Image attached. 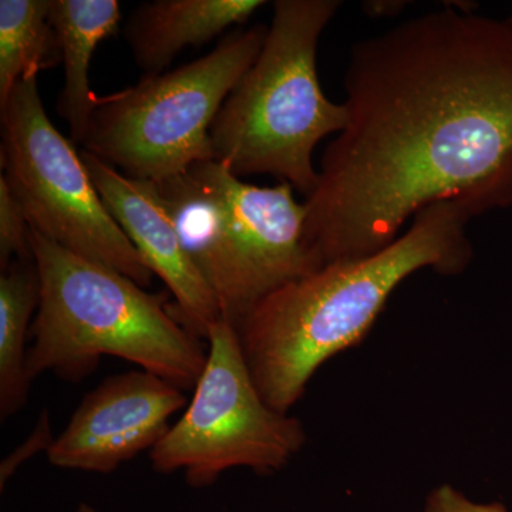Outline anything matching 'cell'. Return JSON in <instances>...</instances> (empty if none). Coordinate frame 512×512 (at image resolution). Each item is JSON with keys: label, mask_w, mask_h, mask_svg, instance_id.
I'll return each instance as SVG.
<instances>
[{"label": "cell", "mask_w": 512, "mask_h": 512, "mask_svg": "<svg viewBox=\"0 0 512 512\" xmlns=\"http://www.w3.org/2000/svg\"><path fill=\"white\" fill-rule=\"evenodd\" d=\"M30 224L5 177H0V268L32 259Z\"/></svg>", "instance_id": "9a60e30c"}, {"label": "cell", "mask_w": 512, "mask_h": 512, "mask_svg": "<svg viewBox=\"0 0 512 512\" xmlns=\"http://www.w3.org/2000/svg\"><path fill=\"white\" fill-rule=\"evenodd\" d=\"M185 404L183 389L146 370L111 376L84 397L47 458L64 470L113 473L153 450Z\"/></svg>", "instance_id": "9c48e42d"}, {"label": "cell", "mask_w": 512, "mask_h": 512, "mask_svg": "<svg viewBox=\"0 0 512 512\" xmlns=\"http://www.w3.org/2000/svg\"><path fill=\"white\" fill-rule=\"evenodd\" d=\"M348 126L306 198L322 265L389 247L417 212L512 208V26L443 6L350 47Z\"/></svg>", "instance_id": "6da1fadb"}, {"label": "cell", "mask_w": 512, "mask_h": 512, "mask_svg": "<svg viewBox=\"0 0 512 512\" xmlns=\"http://www.w3.org/2000/svg\"><path fill=\"white\" fill-rule=\"evenodd\" d=\"M407 8V2L397 0H377V2L363 3V10L370 18H384V16H397Z\"/></svg>", "instance_id": "ac0fdd59"}, {"label": "cell", "mask_w": 512, "mask_h": 512, "mask_svg": "<svg viewBox=\"0 0 512 512\" xmlns=\"http://www.w3.org/2000/svg\"><path fill=\"white\" fill-rule=\"evenodd\" d=\"M471 218L458 202H436L417 212L389 247L330 262L259 302L237 332L265 402L288 413L316 370L365 338L394 289L414 272L466 271L474 258Z\"/></svg>", "instance_id": "7a4b0ae2"}, {"label": "cell", "mask_w": 512, "mask_h": 512, "mask_svg": "<svg viewBox=\"0 0 512 512\" xmlns=\"http://www.w3.org/2000/svg\"><path fill=\"white\" fill-rule=\"evenodd\" d=\"M441 503L451 512H508L503 504L478 505L470 503L450 488H443L436 493Z\"/></svg>", "instance_id": "e0dca14e"}, {"label": "cell", "mask_w": 512, "mask_h": 512, "mask_svg": "<svg viewBox=\"0 0 512 512\" xmlns=\"http://www.w3.org/2000/svg\"><path fill=\"white\" fill-rule=\"evenodd\" d=\"M181 241L235 329L259 302L322 264L292 185L245 183L215 160L153 183Z\"/></svg>", "instance_id": "5b68a950"}, {"label": "cell", "mask_w": 512, "mask_h": 512, "mask_svg": "<svg viewBox=\"0 0 512 512\" xmlns=\"http://www.w3.org/2000/svg\"><path fill=\"white\" fill-rule=\"evenodd\" d=\"M64 82L57 111L70 128L73 143L82 144L97 97L90 89V63L97 46L114 35L121 20L117 0H50Z\"/></svg>", "instance_id": "7c38bea8"}, {"label": "cell", "mask_w": 512, "mask_h": 512, "mask_svg": "<svg viewBox=\"0 0 512 512\" xmlns=\"http://www.w3.org/2000/svg\"><path fill=\"white\" fill-rule=\"evenodd\" d=\"M2 113V165L30 228L148 288L153 272L101 200L82 154L47 117L37 77L16 84Z\"/></svg>", "instance_id": "52a82bcc"}, {"label": "cell", "mask_w": 512, "mask_h": 512, "mask_svg": "<svg viewBox=\"0 0 512 512\" xmlns=\"http://www.w3.org/2000/svg\"><path fill=\"white\" fill-rule=\"evenodd\" d=\"M40 302L30 336V379L46 372L67 382L92 375L101 357L136 363L180 389H194L208 353L180 322L167 295L72 254L30 228Z\"/></svg>", "instance_id": "3957f363"}, {"label": "cell", "mask_w": 512, "mask_h": 512, "mask_svg": "<svg viewBox=\"0 0 512 512\" xmlns=\"http://www.w3.org/2000/svg\"><path fill=\"white\" fill-rule=\"evenodd\" d=\"M207 340L194 396L150 451L151 466L161 474L180 471L195 488L214 484L231 468L262 476L282 470L305 446L303 424L265 402L231 323L218 320Z\"/></svg>", "instance_id": "ba28073f"}, {"label": "cell", "mask_w": 512, "mask_h": 512, "mask_svg": "<svg viewBox=\"0 0 512 512\" xmlns=\"http://www.w3.org/2000/svg\"><path fill=\"white\" fill-rule=\"evenodd\" d=\"M264 25L228 33L208 55L97 97L84 151L134 180L161 183L214 160L211 128L264 46Z\"/></svg>", "instance_id": "8992f818"}, {"label": "cell", "mask_w": 512, "mask_h": 512, "mask_svg": "<svg viewBox=\"0 0 512 512\" xmlns=\"http://www.w3.org/2000/svg\"><path fill=\"white\" fill-rule=\"evenodd\" d=\"M49 10L50 0H0V106L16 84L62 60Z\"/></svg>", "instance_id": "5bb4252c"}, {"label": "cell", "mask_w": 512, "mask_h": 512, "mask_svg": "<svg viewBox=\"0 0 512 512\" xmlns=\"http://www.w3.org/2000/svg\"><path fill=\"white\" fill-rule=\"evenodd\" d=\"M80 154L111 217L148 269L173 293L170 309L175 318L207 340L208 330L222 319L220 306L188 255L154 184L128 178L87 151Z\"/></svg>", "instance_id": "30bf717a"}, {"label": "cell", "mask_w": 512, "mask_h": 512, "mask_svg": "<svg viewBox=\"0 0 512 512\" xmlns=\"http://www.w3.org/2000/svg\"><path fill=\"white\" fill-rule=\"evenodd\" d=\"M53 439L52 429H50V419L47 413H43L39 421H37L35 430L30 434L29 439L25 441L19 448H16L6 460H3L0 466V487H5L10 477L15 474L26 460L35 456L40 450H45L46 453L52 447Z\"/></svg>", "instance_id": "2e32d148"}, {"label": "cell", "mask_w": 512, "mask_h": 512, "mask_svg": "<svg viewBox=\"0 0 512 512\" xmlns=\"http://www.w3.org/2000/svg\"><path fill=\"white\" fill-rule=\"evenodd\" d=\"M339 0H278L264 46L211 128L214 160L237 177L268 174L306 198L319 171L313 151L348 126L345 104L330 101L318 76V45Z\"/></svg>", "instance_id": "277c9868"}, {"label": "cell", "mask_w": 512, "mask_h": 512, "mask_svg": "<svg viewBox=\"0 0 512 512\" xmlns=\"http://www.w3.org/2000/svg\"><path fill=\"white\" fill-rule=\"evenodd\" d=\"M264 0H154L138 6L124 36L137 66L164 73L185 47L202 46L232 26H241Z\"/></svg>", "instance_id": "8fae6325"}, {"label": "cell", "mask_w": 512, "mask_h": 512, "mask_svg": "<svg viewBox=\"0 0 512 512\" xmlns=\"http://www.w3.org/2000/svg\"><path fill=\"white\" fill-rule=\"evenodd\" d=\"M507 22L510 23V25L512 26V13H511L510 18L507 19Z\"/></svg>", "instance_id": "ffe728a7"}, {"label": "cell", "mask_w": 512, "mask_h": 512, "mask_svg": "<svg viewBox=\"0 0 512 512\" xmlns=\"http://www.w3.org/2000/svg\"><path fill=\"white\" fill-rule=\"evenodd\" d=\"M40 281L35 261H15L0 276V419L8 420L28 402L32 379L26 342L39 308Z\"/></svg>", "instance_id": "4fadbf2b"}, {"label": "cell", "mask_w": 512, "mask_h": 512, "mask_svg": "<svg viewBox=\"0 0 512 512\" xmlns=\"http://www.w3.org/2000/svg\"><path fill=\"white\" fill-rule=\"evenodd\" d=\"M76 512H99V510H96V508L92 507L90 504L83 503L77 507Z\"/></svg>", "instance_id": "d6986e66"}]
</instances>
